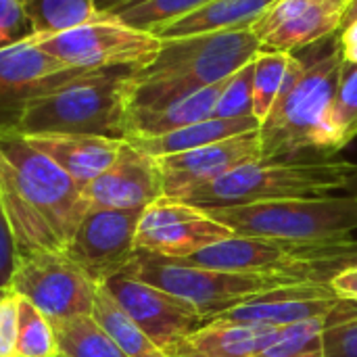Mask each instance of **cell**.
Returning a JSON list of instances; mask_svg holds the SVG:
<instances>
[{
  "label": "cell",
  "mask_w": 357,
  "mask_h": 357,
  "mask_svg": "<svg viewBox=\"0 0 357 357\" xmlns=\"http://www.w3.org/2000/svg\"><path fill=\"white\" fill-rule=\"evenodd\" d=\"M27 40L67 67L86 71L130 69L136 73L151 65L161 50L157 36L123 23L113 13H98V17L73 29L29 36Z\"/></svg>",
  "instance_id": "8"
},
{
  "label": "cell",
  "mask_w": 357,
  "mask_h": 357,
  "mask_svg": "<svg viewBox=\"0 0 357 357\" xmlns=\"http://www.w3.org/2000/svg\"><path fill=\"white\" fill-rule=\"evenodd\" d=\"M213 117H253V61L224 82V88L215 102Z\"/></svg>",
  "instance_id": "34"
},
{
  "label": "cell",
  "mask_w": 357,
  "mask_h": 357,
  "mask_svg": "<svg viewBox=\"0 0 357 357\" xmlns=\"http://www.w3.org/2000/svg\"><path fill=\"white\" fill-rule=\"evenodd\" d=\"M343 190H345V195L356 197L357 199V163H351L349 174H347V180L343 184Z\"/></svg>",
  "instance_id": "42"
},
{
  "label": "cell",
  "mask_w": 357,
  "mask_h": 357,
  "mask_svg": "<svg viewBox=\"0 0 357 357\" xmlns=\"http://www.w3.org/2000/svg\"><path fill=\"white\" fill-rule=\"evenodd\" d=\"M59 357H67V356H61V354H59Z\"/></svg>",
  "instance_id": "46"
},
{
  "label": "cell",
  "mask_w": 357,
  "mask_h": 357,
  "mask_svg": "<svg viewBox=\"0 0 357 357\" xmlns=\"http://www.w3.org/2000/svg\"><path fill=\"white\" fill-rule=\"evenodd\" d=\"M0 151L15 167L25 201L65 251L88 211L82 186L13 130L0 132Z\"/></svg>",
  "instance_id": "9"
},
{
  "label": "cell",
  "mask_w": 357,
  "mask_h": 357,
  "mask_svg": "<svg viewBox=\"0 0 357 357\" xmlns=\"http://www.w3.org/2000/svg\"><path fill=\"white\" fill-rule=\"evenodd\" d=\"M134 2H136V0H134Z\"/></svg>",
  "instance_id": "47"
},
{
  "label": "cell",
  "mask_w": 357,
  "mask_h": 357,
  "mask_svg": "<svg viewBox=\"0 0 357 357\" xmlns=\"http://www.w3.org/2000/svg\"><path fill=\"white\" fill-rule=\"evenodd\" d=\"M10 291L33 303L50 322L92 316L98 284L65 253L33 251L19 257Z\"/></svg>",
  "instance_id": "10"
},
{
  "label": "cell",
  "mask_w": 357,
  "mask_h": 357,
  "mask_svg": "<svg viewBox=\"0 0 357 357\" xmlns=\"http://www.w3.org/2000/svg\"><path fill=\"white\" fill-rule=\"evenodd\" d=\"M209 0H136L130 2L117 10H113V15H117L123 23L144 29V31H153L165 23H172L188 13H192L195 8L203 6Z\"/></svg>",
  "instance_id": "30"
},
{
  "label": "cell",
  "mask_w": 357,
  "mask_h": 357,
  "mask_svg": "<svg viewBox=\"0 0 357 357\" xmlns=\"http://www.w3.org/2000/svg\"><path fill=\"white\" fill-rule=\"evenodd\" d=\"M132 90L134 71L130 69L84 73L31 98L13 132L21 136L88 134L126 140Z\"/></svg>",
  "instance_id": "2"
},
{
  "label": "cell",
  "mask_w": 357,
  "mask_h": 357,
  "mask_svg": "<svg viewBox=\"0 0 357 357\" xmlns=\"http://www.w3.org/2000/svg\"><path fill=\"white\" fill-rule=\"evenodd\" d=\"M238 236H257L299 245H337L354 241L357 230V199L299 197L243 207L207 211Z\"/></svg>",
  "instance_id": "4"
},
{
  "label": "cell",
  "mask_w": 357,
  "mask_h": 357,
  "mask_svg": "<svg viewBox=\"0 0 357 357\" xmlns=\"http://www.w3.org/2000/svg\"><path fill=\"white\" fill-rule=\"evenodd\" d=\"M15 357H59V341L52 322L23 297H19Z\"/></svg>",
  "instance_id": "29"
},
{
  "label": "cell",
  "mask_w": 357,
  "mask_h": 357,
  "mask_svg": "<svg viewBox=\"0 0 357 357\" xmlns=\"http://www.w3.org/2000/svg\"><path fill=\"white\" fill-rule=\"evenodd\" d=\"M324 357H357V301H341L322 333Z\"/></svg>",
  "instance_id": "33"
},
{
  "label": "cell",
  "mask_w": 357,
  "mask_h": 357,
  "mask_svg": "<svg viewBox=\"0 0 357 357\" xmlns=\"http://www.w3.org/2000/svg\"><path fill=\"white\" fill-rule=\"evenodd\" d=\"M343 65L337 46L314 63L291 56L287 79L259 123L261 159H328L337 153L333 107Z\"/></svg>",
  "instance_id": "1"
},
{
  "label": "cell",
  "mask_w": 357,
  "mask_h": 357,
  "mask_svg": "<svg viewBox=\"0 0 357 357\" xmlns=\"http://www.w3.org/2000/svg\"><path fill=\"white\" fill-rule=\"evenodd\" d=\"M333 132L337 153L357 138V65L343 61L333 107Z\"/></svg>",
  "instance_id": "32"
},
{
  "label": "cell",
  "mask_w": 357,
  "mask_h": 357,
  "mask_svg": "<svg viewBox=\"0 0 357 357\" xmlns=\"http://www.w3.org/2000/svg\"><path fill=\"white\" fill-rule=\"evenodd\" d=\"M354 23H357V0H349L343 8V17H341V27L339 33L345 31L347 27H351Z\"/></svg>",
  "instance_id": "40"
},
{
  "label": "cell",
  "mask_w": 357,
  "mask_h": 357,
  "mask_svg": "<svg viewBox=\"0 0 357 357\" xmlns=\"http://www.w3.org/2000/svg\"><path fill=\"white\" fill-rule=\"evenodd\" d=\"M6 291H10V289H0V297H2V295H4Z\"/></svg>",
  "instance_id": "44"
},
{
  "label": "cell",
  "mask_w": 357,
  "mask_h": 357,
  "mask_svg": "<svg viewBox=\"0 0 357 357\" xmlns=\"http://www.w3.org/2000/svg\"><path fill=\"white\" fill-rule=\"evenodd\" d=\"M349 167L351 163L347 161L318 157L259 159L195 188L182 201L211 211L282 199L324 197L333 190H343Z\"/></svg>",
  "instance_id": "3"
},
{
  "label": "cell",
  "mask_w": 357,
  "mask_h": 357,
  "mask_svg": "<svg viewBox=\"0 0 357 357\" xmlns=\"http://www.w3.org/2000/svg\"><path fill=\"white\" fill-rule=\"evenodd\" d=\"M102 287L132 322L165 354L205 324V318L184 299L126 272L115 274Z\"/></svg>",
  "instance_id": "12"
},
{
  "label": "cell",
  "mask_w": 357,
  "mask_h": 357,
  "mask_svg": "<svg viewBox=\"0 0 357 357\" xmlns=\"http://www.w3.org/2000/svg\"><path fill=\"white\" fill-rule=\"evenodd\" d=\"M84 73L90 71L67 67L29 40L0 48V132L17 126L31 98Z\"/></svg>",
  "instance_id": "14"
},
{
  "label": "cell",
  "mask_w": 357,
  "mask_h": 357,
  "mask_svg": "<svg viewBox=\"0 0 357 357\" xmlns=\"http://www.w3.org/2000/svg\"><path fill=\"white\" fill-rule=\"evenodd\" d=\"M23 138L63 167L82 188L109 169L126 144L121 138L88 134H38Z\"/></svg>",
  "instance_id": "19"
},
{
  "label": "cell",
  "mask_w": 357,
  "mask_h": 357,
  "mask_svg": "<svg viewBox=\"0 0 357 357\" xmlns=\"http://www.w3.org/2000/svg\"><path fill=\"white\" fill-rule=\"evenodd\" d=\"M328 324V316L314 318L278 328L276 343L264 354L272 357H324L322 333Z\"/></svg>",
  "instance_id": "31"
},
{
  "label": "cell",
  "mask_w": 357,
  "mask_h": 357,
  "mask_svg": "<svg viewBox=\"0 0 357 357\" xmlns=\"http://www.w3.org/2000/svg\"><path fill=\"white\" fill-rule=\"evenodd\" d=\"M337 38H339V46L343 52V61L357 65V23L347 27L345 31L337 33Z\"/></svg>",
  "instance_id": "39"
},
{
  "label": "cell",
  "mask_w": 357,
  "mask_h": 357,
  "mask_svg": "<svg viewBox=\"0 0 357 357\" xmlns=\"http://www.w3.org/2000/svg\"><path fill=\"white\" fill-rule=\"evenodd\" d=\"M222 88H224V82L190 90L186 94H180L151 109H130L126 140L161 136V134L213 117L215 102H218Z\"/></svg>",
  "instance_id": "21"
},
{
  "label": "cell",
  "mask_w": 357,
  "mask_h": 357,
  "mask_svg": "<svg viewBox=\"0 0 357 357\" xmlns=\"http://www.w3.org/2000/svg\"><path fill=\"white\" fill-rule=\"evenodd\" d=\"M291 56L293 54L261 48L253 59V117L259 123L266 119L276 96L280 94Z\"/></svg>",
  "instance_id": "28"
},
{
  "label": "cell",
  "mask_w": 357,
  "mask_h": 357,
  "mask_svg": "<svg viewBox=\"0 0 357 357\" xmlns=\"http://www.w3.org/2000/svg\"><path fill=\"white\" fill-rule=\"evenodd\" d=\"M142 209H88L65 253L102 287L136 253V228Z\"/></svg>",
  "instance_id": "13"
},
{
  "label": "cell",
  "mask_w": 357,
  "mask_h": 357,
  "mask_svg": "<svg viewBox=\"0 0 357 357\" xmlns=\"http://www.w3.org/2000/svg\"><path fill=\"white\" fill-rule=\"evenodd\" d=\"M19 331V295L6 291L0 297V357H15Z\"/></svg>",
  "instance_id": "36"
},
{
  "label": "cell",
  "mask_w": 357,
  "mask_h": 357,
  "mask_svg": "<svg viewBox=\"0 0 357 357\" xmlns=\"http://www.w3.org/2000/svg\"><path fill=\"white\" fill-rule=\"evenodd\" d=\"M343 4L333 0H276L249 29L257 36L264 50L295 52L328 36H337Z\"/></svg>",
  "instance_id": "16"
},
{
  "label": "cell",
  "mask_w": 357,
  "mask_h": 357,
  "mask_svg": "<svg viewBox=\"0 0 357 357\" xmlns=\"http://www.w3.org/2000/svg\"><path fill=\"white\" fill-rule=\"evenodd\" d=\"M259 130V121L255 117H238V119H222V117H209L199 123L161 134V136H151V138H130L128 142L140 149L142 153L151 157H165V155H176L192 149H201L238 134L255 132Z\"/></svg>",
  "instance_id": "24"
},
{
  "label": "cell",
  "mask_w": 357,
  "mask_h": 357,
  "mask_svg": "<svg viewBox=\"0 0 357 357\" xmlns=\"http://www.w3.org/2000/svg\"><path fill=\"white\" fill-rule=\"evenodd\" d=\"M276 0H209L192 13L165 23L151 33L159 40L186 38L211 31H228L249 27Z\"/></svg>",
  "instance_id": "22"
},
{
  "label": "cell",
  "mask_w": 357,
  "mask_h": 357,
  "mask_svg": "<svg viewBox=\"0 0 357 357\" xmlns=\"http://www.w3.org/2000/svg\"><path fill=\"white\" fill-rule=\"evenodd\" d=\"M341 301L343 299H339L326 282H299L255 295L209 320L226 324H261L280 328L331 316Z\"/></svg>",
  "instance_id": "17"
},
{
  "label": "cell",
  "mask_w": 357,
  "mask_h": 357,
  "mask_svg": "<svg viewBox=\"0 0 357 357\" xmlns=\"http://www.w3.org/2000/svg\"><path fill=\"white\" fill-rule=\"evenodd\" d=\"M33 33L23 0H0V48L19 44Z\"/></svg>",
  "instance_id": "35"
},
{
  "label": "cell",
  "mask_w": 357,
  "mask_h": 357,
  "mask_svg": "<svg viewBox=\"0 0 357 357\" xmlns=\"http://www.w3.org/2000/svg\"><path fill=\"white\" fill-rule=\"evenodd\" d=\"M59 354L67 357H128L92 316L52 322Z\"/></svg>",
  "instance_id": "26"
},
{
  "label": "cell",
  "mask_w": 357,
  "mask_h": 357,
  "mask_svg": "<svg viewBox=\"0 0 357 357\" xmlns=\"http://www.w3.org/2000/svg\"><path fill=\"white\" fill-rule=\"evenodd\" d=\"M333 2H339V4H343V6H345V4H347L349 0H333Z\"/></svg>",
  "instance_id": "43"
},
{
  "label": "cell",
  "mask_w": 357,
  "mask_h": 357,
  "mask_svg": "<svg viewBox=\"0 0 357 357\" xmlns=\"http://www.w3.org/2000/svg\"><path fill=\"white\" fill-rule=\"evenodd\" d=\"M328 287L333 293L343 299V301H357V261L337 272L331 280Z\"/></svg>",
  "instance_id": "38"
},
{
  "label": "cell",
  "mask_w": 357,
  "mask_h": 357,
  "mask_svg": "<svg viewBox=\"0 0 357 357\" xmlns=\"http://www.w3.org/2000/svg\"><path fill=\"white\" fill-rule=\"evenodd\" d=\"M88 209H144L163 197L157 159L126 140L115 163L84 188Z\"/></svg>",
  "instance_id": "18"
},
{
  "label": "cell",
  "mask_w": 357,
  "mask_h": 357,
  "mask_svg": "<svg viewBox=\"0 0 357 357\" xmlns=\"http://www.w3.org/2000/svg\"><path fill=\"white\" fill-rule=\"evenodd\" d=\"M259 50L261 42L249 27L161 40L157 59L136 71L134 79L186 90L205 88L230 79Z\"/></svg>",
  "instance_id": "7"
},
{
  "label": "cell",
  "mask_w": 357,
  "mask_h": 357,
  "mask_svg": "<svg viewBox=\"0 0 357 357\" xmlns=\"http://www.w3.org/2000/svg\"><path fill=\"white\" fill-rule=\"evenodd\" d=\"M130 2H134V0H94L98 13H113V10H117Z\"/></svg>",
  "instance_id": "41"
},
{
  "label": "cell",
  "mask_w": 357,
  "mask_h": 357,
  "mask_svg": "<svg viewBox=\"0 0 357 357\" xmlns=\"http://www.w3.org/2000/svg\"><path fill=\"white\" fill-rule=\"evenodd\" d=\"M278 339V328L261 324H226L207 320L182 339L169 357H257Z\"/></svg>",
  "instance_id": "20"
},
{
  "label": "cell",
  "mask_w": 357,
  "mask_h": 357,
  "mask_svg": "<svg viewBox=\"0 0 357 357\" xmlns=\"http://www.w3.org/2000/svg\"><path fill=\"white\" fill-rule=\"evenodd\" d=\"M261 159L259 130L238 134L201 149L157 157L163 180V195L184 199L195 188L209 184L228 172Z\"/></svg>",
  "instance_id": "15"
},
{
  "label": "cell",
  "mask_w": 357,
  "mask_h": 357,
  "mask_svg": "<svg viewBox=\"0 0 357 357\" xmlns=\"http://www.w3.org/2000/svg\"><path fill=\"white\" fill-rule=\"evenodd\" d=\"M232 236L234 232L228 226L213 220L201 207L163 195L140 213L136 251L167 259H188L190 255Z\"/></svg>",
  "instance_id": "11"
},
{
  "label": "cell",
  "mask_w": 357,
  "mask_h": 357,
  "mask_svg": "<svg viewBox=\"0 0 357 357\" xmlns=\"http://www.w3.org/2000/svg\"><path fill=\"white\" fill-rule=\"evenodd\" d=\"M92 318L128 357H169L132 322V318L117 305V301L105 291V287H98Z\"/></svg>",
  "instance_id": "25"
},
{
  "label": "cell",
  "mask_w": 357,
  "mask_h": 357,
  "mask_svg": "<svg viewBox=\"0 0 357 357\" xmlns=\"http://www.w3.org/2000/svg\"><path fill=\"white\" fill-rule=\"evenodd\" d=\"M146 284H153L174 297L190 303L205 320L268 291L299 284L303 280L270 274H238L190 266L146 251H136L121 270Z\"/></svg>",
  "instance_id": "6"
},
{
  "label": "cell",
  "mask_w": 357,
  "mask_h": 357,
  "mask_svg": "<svg viewBox=\"0 0 357 357\" xmlns=\"http://www.w3.org/2000/svg\"><path fill=\"white\" fill-rule=\"evenodd\" d=\"M31 36H52L98 17L94 0H23Z\"/></svg>",
  "instance_id": "27"
},
{
  "label": "cell",
  "mask_w": 357,
  "mask_h": 357,
  "mask_svg": "<svg viewBox=\"0 0 357 357\" xmlns=\"http://www.w3.org/2000/svg\"><path fill=\"white\" fill-rule=\"evenodd\" d=\"M257 357H272V356H264V354H261V356H257Z\"/></svg>",
  "instance_id": "45"
},
{
  "label": "cell",
  "mask_w": 357,
  "mask_h": 357,
  "mask_svg": "<svg viewBox=\"0 0 357 357\" xmlns=\"http://www.w3.org/2000/svg\"><path fill=\"white\" fill-rule=\"evenodd\" d=\"M19 261V251L10 222L0 203V289H10V280Z\"/></svg>",
  "instance_id": "37"
},
{
  "label": "cell",
  "mask_w": 357,
  "mask_h": 357,
  "mask_svg": "<svg viewBox=\"0 0 357 357\" xmlns=\"http://www.w3.org/2000/svg\"><path fill=\"white\" fill-rule=\"evenodd\" d=\"M0 203L10 222L19 257L29 255L33 251H46V249L63 251L56 238L52 236V232L44 226V222L36 215V211L25 201L15 167L4 157L2 151H0Z\"/></svg>",
  "instance_id": "23"
},
{
  "label": "cell",
  "mask_w": 357,
  "mask_h": 357,
  "mask_svg": "<svg viewBox=\"0 0 357 357\" xmlns=\"http://www.w3.org/2000/svg\"><path fill=\"white\" fill-rule=\"evenodd\" d=\"M178 261L238 274L289 276L303 282L328 284L337 272L357 261V241L337 245H299L234 234L228 241Z\"/></svg>",
  "instance_id": "5"
}]
</instances>
